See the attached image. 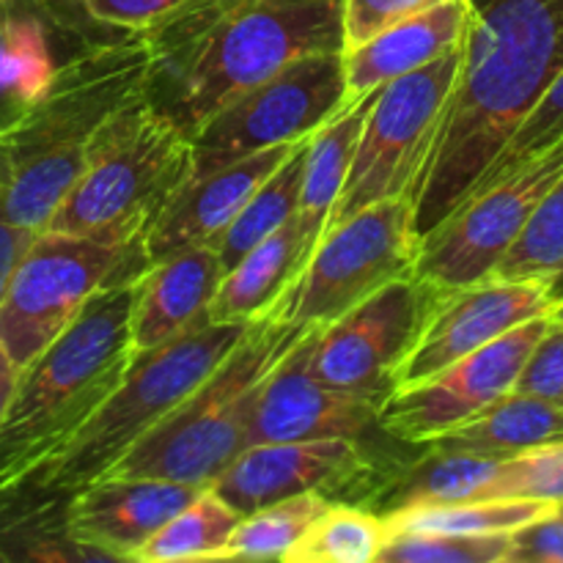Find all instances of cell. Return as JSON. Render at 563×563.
I'll return each mask as SVG.
<instances>
[{
    "mask_svg": "<svg viewBox=\"0 0 563 563\" xmlns=\"http://www.w3.org/2000/svg\"><path fill=\"white\" fill-rule=\"evenodd\" d=\"M242 515L231 509L214 489H201L181 511H176L141 550L137 563L225 561L231 533Z\"/></svg>",
    "mask_w": 563,
    "mask_h": 563,
    "instance_id": "4316f807",
    "label": "cell"
},
{
    "mask_svg": "<svg viewBox=\"0 0 563 563\" xmlns=\"http://www.w3.org/2000/svg\"><path fill=\"white\" fill-rule=\"evenodd\" d=\"M190 168V135L143 93L99 130L86 170L47 229L115 242L143 240Z\"/></svg>",
    "mask_w": 563,
    "mask_h": 563,
    "instance_id": "52a82bcc",
    "label": "cell"
},
{
    "mask_svg": "<svg viewBox=\"0 0 563 563\" xmlns=\"http://www.w3.org/2000/svg\"><path fill=\"white\" fill-rule=\"evenodd\" d=\"M311 328L264 379L251 421V445L297 443V440H363L379 429L388 396L333 388L313 377L308 366Z\"/></svg>",
    "mask_w": 563,
    "mask_h": 563,
    "instance_id": "e0dca14e",
    "label": "cell"
},
{
    "mask_svg": "<svg viewBox=\"0 0 563 563\" xmlns=\"http://www.w3.org/2000/svg\"><path fill=\"white\" fill-rule=\"evenodd\" d=\"M300 143L267 148V152L223 165L212 174L181 181L143 236L148 262L154 264L192 245H218L247 198Z\"/></svg>",
    "mask_w": 563,
    "mask_h": 563,
    "instance_id": "d6986e66",
    "label": "cell"
},
{
    "mask_svg": "<svg viewBox=\"0 0 563 563\" xmlns=\"http://www.w3.org/2000/svg\"><path fill=\"white\" fill-rule=\"evenodd\" d=\"M390 528L368 506L330 500L286 561L289 563H372L388 544Z\"/></svg>",
    "mask_w": 563,
    "mask_h": 563,
    "instance_id": "f546056e",
    "label": "cell"
},
{
    "mask_svg": "<svg viewBox=\"0 0 563 563\" xmlns=\"http://www.w3.org/2000/svg\"><path fill=\"white\" fill-rule=\"evenodd\" d=\"M377 91L366 93L357 102L344 104L328 124H322L308 137L297 220H300L302 231H306L311 253L317 242L322 240L330 214H333L341 190H344L346 174H350L352 157H355L357 141H361L363 121H366L368 110H372Z\"/></svg>",
    "mask_w": 563,
    "mask_h": 563,
    "instance_id": "d4e9b609",
    "label": "cell"
},
{
    "mask_svg": "<svg viewBox=\"0 0 563 563\" xmlns=\"http://www.w3.org/2000/svg\"><path fill=\"white\" fill-rule=\"evenodd\" d=\"M550 443H563V407L520 388L432 440V445L471 451L489 460H511Z\"/></svg>",
    "mask_w": 563,
    "mask_h": 563,
    "instance_id": "cb8c5ba5",
    "label": "cell"
},
{
    "mask_svg": "<svg viewBox=\"0 0 563 563\" xmlns=\"http://www.w3.org/2000/svg\"><path fill=\"white\" fill-rule=\"evenodd\" d=\"M311 256L300 220L295 218L247 251L225 273L212 306L209 322H256L278 306Z\"/></svg>",
    "mask_w": 563,
    "mask_h": 563,
    "instance_id": "7402d4cb",
    "label": "cell"
},
{
    "mask_svg": "<svg viewBox=\"0 0 563 563\" xmlns=\"http://www.w3.org/2000/svg\"><path fill=\"white\" fill-rule=\"evenodd\" d=\"M550 319H553V322L563 324V291H559V302H555V308H553V313H550Z\"/></svg>",
    "mask_w": 563,
    "mask_h": 563,
    "instance_id": "b9f144b4",
    "label": "cell"
},
{
    "mask_svg": "<svg viewBox=\"0 0 563 563\" xmlns=\"http://www.w3.org/2000/svg\"><path fill=\"white\" fill-rule=\"evenodd\" d=\"M517 388L544 396V399L563 407V324L550 319L548 333L542 335L533 355L528 357Z\"/></svg>",
    "mask_w": 563,
    "mask_h": 563,
    "instance_id": "74e56055",
    "label": "cell"
},
{
    "mask_svg": "<svg viewBox=\"0 0 563 563\" xmlns=\"http://www.w3.org/2000/svg\"><path fill=\"white\" fill-rule=\"evenodd\" d=\"M58 64L53 60L42 16L20 14L0 3V141L27 119L47 93Z\"/></svg>",
    "mask_w": 563,
    "mask_h": 563,
    "instance_id": "484cf974",
    "label": "cell"
},
{
    "mask_svg": "<svg viewBox=\"0 0 563 563\" xmlns=\"http://www.w3.org/2000/svg\"><path fill=\"white\" fill-rule=\"evenodd\" d=\"M550 317L531 319L443 368L423 383L396 388L379 416V429L399 443L427 445L511 394L526 372Z\"/></svg>",
    "mask_w": 563,
    "mask_h": 563,
    "instance_id": "5bb4252c",
    "label": "cell"
},
{
    "mask_svg": "<svg viewBox=\"0 0 563 563\" xmlns=\"http://www.w3.org/2000/svg\"><path fill=\"white\" fill-rule=\"evenodd\" d=\"M443 291L418 275L401 278L313 333V377L355 394L390 396Z\"/></svg>",
    "mask_w": 563,
    "mask_h": 563,
    "instance_id": "4fadbf2b",
    "label": "cell"
},
{
    "mask_svg": "<svg viewBox=\"0 0 563 563\" xmlns=\"http://www.w3.org/2000/svg\"><path fill=\"white\" fill-rule=\"evenodd\" d=\"M509 563H563V511L511 533Z\"/></svg>",
    "mask_w": 563,
    "mask_h": 563,
    "instance_id": "f35d334b",
    "label": "cell"
},
{
    "mask_svg": "<svg viewBox=\"0 0 563 563\" xmlns=\"http://www.w3.org/2000/svg\"><path fill=\"white\" fill-rule=\"evenodd\" d=\"M0 3H3V0H0Z\"/></svg>",
    "mask_w": 563,
    "mask_h": 563,
    "instance_id": "ee69618b",
    "label": "cell"
},
{
    "mask_svg": "<svg viewBox=\"0 0 563 563\" xmlns=\"http://www.w3.org/2000/svg\"><path fill=\"white\" fill-rule=\"evenodd\" d=\"M563 511V504L550 500L484 498L465 504L416 506L388 515L390 533H515L531 522Z\"/></svg>",
    "mask_w": 563,
    "mask_h": 563,
    "instance_id": "83f0119b",
    "label": "cell"
},
{
    "mask_svg": "<svg viewBox=\"0 0 563 563\" xmlns=\"http://www.w3.org/2000/svg\"><path fill=\"white\" fill-rule=\"evenodd\" d=\"M440 3H445V0H346V49L357 47L385 27L434 9Z\"/></svg>",
    "mask_w": 563,
    "mask_h": 563,
    "instance_id": "8d00e7d4",
    "label": "cell"
},
{
    "mask_svg": "<svg viewBox=\"0 0 563 563\" xmlns=\"http://www.w3.org/2000/svg\"><path fill=\"white\" fill-rule=\"evenodd\" d=\"M423 449L427 451L407 465L383 473L377 487L366 498L368 509L388 517L394 511L416 509V506L476 500L504 462L432 443H427Z\"/></svg>",
    "mask_w": 563,
    "mask_h": 563,
    "instance_id": "603a6c76",
    "label": "cell"
},
{
    "mask_svg": "<svg viewBox=\"0 0 563 563\" xmlns=\"http://www.w3.org/2000/svg\"><path fill=\"white\" fill-rule=\"evenodd\" d=\"M137 284L141 278L93 295L75 322L22 368L0 423V500L22 493L130 372Z\"/></svg>",
    "mask_w": 563,
    "mask_h": 563,
    "instance_id": "277c9868",
    "label": "cell"
},
{
    "mask_svg": "<svg viewBox=\"0 0 563 563\" xmlns=\"http://www.w3.org/2000/svg\"><path fill=\"white\" fill-rule=\"evenodd\" d=\"M493 275L548 280L559 289L563 280V179L544 198Z\"/></svg>",
    "mask_w": 563,
    "mask_h": 563,
    "instance_id": "1f68e13d",
    "label": "cell"
},
{
    "mask_svg": "<svg viewBox=\"0 0 563 563\" xmlns=\"http://www.w3.org/2000/svg\"><path fill=\"white\" fill-rule=\"evenodd\" d=\"M253 322H201L179 339L135 355L119 388L25 489L69 498L108 476L231 352Z\"/></svg>",
    "mask_w": 563,
    "mask_h": 563,
    "instance_id": "8992f818",
    "label": "cell"
},
{
    "mask_svg": "<svg viewBox=\"0 0 563 563\" xmlns=\"http://www.w3.org/2000/svg\"><path fill=\"white\" fill-rule=\"evenodd\" d=\"M308 330L284 322L273 311L256 319L236 350L108 476L212 487L251 445L253 410L267 374Z\"/></svg>",
    "mask_w": 563,
    "mask_h": 563,
    "instance_id": "5b68a950",
    "label": "cell"
},
{
    "mask_svg": "<svg viewBox=\"0 0 563 563\" xmlns=\"http://www.w3.org/2000/svg\"><path fill=\"white\" fill-rule=\"evenodd\" d=\"M223 278V258L214 245H192L154 262L137 284L132 311L135 355L157 350L207 322Z\"/></svg>",
    "mask_w": 563,
    "mask_h": 563,
    "instance_id": "ffe728a7",
    "label": "cell"
},
{
    "mask_svg": "<svg viewBox=\"0 0 563 563\" xmlns=\"http://www.w3.org/2000/svg\"><path fill=\"white\" fill-rule=\"evenodd\" d=\"M511 533H390L383 563H509Z\"/></svg>",
    "mask_w": 563,
    "mask_h": 563,
    "instance_id": "d6a6232c",
    "label": "cell"
},
{
    "mask_svg": "<svg viewBox=\"0 0 563 563\" xmlns=\"http://www.w3.org/2000/svg\"><path fill=\"white\" fill-rule=\"evenodd\" d=\"M328 504V495L306 493L245 515L231 533L225 561H286Z\"/></svg>",
    "mask_w": 563,
    "mask_h": 563,
    "instance_id": "4dcf8cb0",
    "label": "cell"
},
{
    "mask_svg": "<svg viewBox=\"0 0 563 563\" xmlns=\"http://www.w3.org/2000/svg\"><path fill=\"white\" fill-rule=\"evenodd\" d=\"M460 60L462 44L434 64L379 88L363 121L344 190L324 231L374 203L416 198L454 93Z\"/></svg>",
    "mask_w": 563,
    "mask_h": 563,
    "instance_id": "30bf717a",
    "label": "cell"
},
{
    "mask_svg": "<svg viewBox=\"0 0 563 563\" xmlns=\"http://www.w3.org/2000/svg\"><path fill=\"white\" fill-rule=\"evenodd\" d=\"M421 245L416 198L361 209L324 231L273 313L300 328H328L379 289L416 275Z\"/></svg>",
    "mask_w": 563,
    "mask_h": 563,
    "instance_id": "9c48e42d",
    "label": "cell"
},
{
    "mask_svg": "<svg viewBox=\"0 0 563 563\" xmlns=\"http://www.w3.org/2000/svg\"><path fill=\"white\" fill-rule=\"evenodd\" d=\"M346 0H201L146 31V97L187 135L295 60L344 53Z\"/></svg>",
    "mask_w": 563,
    "mask_h": 563,
    "instance_id": "7a4b0ae2",
    "label": "cell"
},
{
    "mask_svg": "<svg viewBox=\"0 0 563 563\" xmlns=\"http://www.w3.org/2000/svg\"><path fill=\"white\" fill-rule=\"evenodd\" d=\"M3 506H5V500H0V509H3Z\"/></svg>",
    "mask_w": 563,
    "mask_h": 563,
    "instance_id": "7bdbcfd3",
    "label": "cell"
},
{
    "mask_svg": "<svg viewBox=\"0 0 563 563\" xmlns=\"http://www.w3.org/2000/svg\"><path fill=\"white\" fill-rule=\"evenodd\" d=\"M484 498L563 504V443L539 445L500 462L495 478L478 493L476 500Z\"/></svg>",
    "mask_w": 563,
    "mask_h": 563,
    "instance_id": "e575fe53",
    "label": "cell"
},
{
    "mask_svg": "<svg viewBox=\"0 0 563 563\" xmlns=\"http://www.w3.org/2000/svg\"><path fill=\"white\" fill-rule=\"evenodd\" d=\"M38 231L22 229V225L11 223L9 218L0 209V302H3L5 291H9L11 278H14L16 267H20L22 256L27 253V247L33 245Z\"/></svg>",
    "mask_w": 563,
    "mask_h": 563,
    "instance_id": "ab89813d",
    "label": "cell"
},
{
    "mask_svg": "<svg viewBox=\"0 0 563 563\" xmlns=\"http://www.w3.org/2000/svg\"><path fill=\"white\" fill-rule=\"evenodd\" d=\"M148 267L143 240L115 242L38 231L0 302V344L16 366H31L93 295L137 280Z\"/></svg>",
    "mask_w": 563,
    "mask_h": 563,
    "instance_id": "ba28073f",
    "label": "cell"
},
{
    "mask_svg": "<svg viewBox=\"0 0 563 563\" xmlns=\"http://www.w3.org/2000/svg\"><path fill=\"white\" fill-rule=\"evenodd\" d=\"M559 141H563V69L559 71V77L550 82L548 91L539 97V102L528 110L526 119L517 124V130L511 132V137L506 141V146L500 148L498 157L493 159V165H489V168L484 170L482 179L476 181L473 192L487 190L489 185H495V181L504 179L506 174L531 163L533 157H539V154H544L548 148H553Z\"/></svg>",
    "mask_w": 563,
    "mask_h": 563,
    "instance_id": "836d02e7",
    "label": "cell"
},
{
    "mask_svg": "<svg viewBox=\"0 0 563 563\" xmlns=\"http://www.w3.org/2000/svg\"><path fill=\"white\" fill-rule=\"evenodd\" d=\"M198 493L165 478L104 476L69 495L64 526L86 559L135 561L137 550Z\"/></svg>",
    "mask_w": 563,
    "mask_h": 563,
    "instance_id": "ac0fdd59",
    "label": "cell"
},
{
    "mask_svg": "<svg viewBox=\"0 0 563 563\" xmlns=\"http://www.w3.org/2000/svg\"><path fill=\"white\" fill-rule=\"evenodd\" d=\"M555 302V284L504 275H489L462 289L443 291L421 339L401 366L396 388L423 383L509 330L550 317Z\"/></svg>",
    "mask_w": 563,
    "mask_h": 563,
    "instance_id": "9a60e30c",
    "label": "cell"
},
{
    "mask_svg": "<svg viewBox=\"0 0 563 563\" xmlns=\"http://www.w3.org/2000/svg\"><path fill=\"white\" fill-rule=\"evenodd\" d=\"M20 374L22 368L11 361L5 346L0 344V423L5 421V412H9L11 401H14L16 385H20Z\"/></svg>",
    "mask_w": 563,
    "mask_h": 563,
    "instance_id": "60d3db41",
    "label": "cell"
},
{
    "mask_svg": "<svg viewBox=\"0 0 563 563\" xmlns=\"http://www.w3.org/2000/svg\"><path fill=\"white\" fill-rule=\"evenodd\" d=\"M561 179L563 141L506 174L487 190L473 192L423 236L418 278L440 291H454L489 278Z\"/></svg>",
    "mask_w": 563,
    "mask_h": 563,
    "instance_id": "7c38bea8",
    "label": "cell"
},
{
    "mask_svg": "<svg viewBox=\"0 0 563 563\" xmlns=\"http://www.w3.org/2000/svg\"><path fill=\"white\" fill-rule=\"evenodd\" d=\"M36 3L49 16L58 14L64 5H71L93 25L113 27L121 33H146L201 0H36Z\"/></svg>",
    "mask_w": 563,
    "mask_h": 563,
    "instance_id": "d590c367",
    "label": "cell"
},
{
    "mask_svg": "<svg viewBox=\"0 0 563 563\" xmlns=\"http://www.w3.org/2000/svg\"><path fill=\"white\" fill-rule=\"evenodd\" d=\"M306 143L302 141L267 179L262 181L256 192L247 198L245 207L234 218V223L225 229L220 236L218 247L223 267L229 273L247 251L273 236L275 231L284 229L291 218L297 214V203H300L302 190V168H306Z\"/></svg>",
    "mask_w": 563,
    "mask_h": 563,
    "instance_id": "f1b7e54d",
    "label": "cell"
},
{
    "mask_svg": "<svg viewBox=\"0 0 563 563\" xmlns=\"http://www.w3.org/2000/svg\"><path fill=\"white\" fill-rule=\"evenodd\" d=\"M346 102L344 53L295 60L269 80L247 88L203 121L192 141V176L275 146L308 141Z\"/></svg>",
    "mask_w": 563,
    "mask_h": 563,
    "instance_id": "8fae6325",
    "label": "cell"
},
{
    "mask_svg": "<svg viewBox=\"0 0 563 563\" xmlns=\"http://www.w3.org/2000/svg\"><path fill=\"white\" fill-rule=\"evenodd\" d=\"M383 471L361 440H297L247 445L209 489L242 517L306 493L366 495ZM363 498V500H366Z\"/></svg>",
    "mask_w": 563,
    "mask_h": 563,
    "instance_id": "2e32d148",
    "label": "cell"
},
{
    "mask_svg": "<svg viewBox=\"0 0 563 563\" xmlns=\"http://www.w3.org/2000/svg\"><path fill=\"white\" fill-rule=\"evenodd\" d=\"M152 75L143 33L91 44L58 66L47 93L11 135L0 141V209L11 223L44 231L86 170L99 130Z\"/></svg>",
    "mask_w": 563,
    "mask_h": 563,
    "instance_id": "3957f363",
    "label": "cell"
},
{
    "mask_svg": "<svg viewBox=\"0 0 563 563\" xmlns=\"http://www.w3.org/2000/svg\"><path fill=\"white\" fill-rule=\"evenodd\" d=\"M471 0H445L434 9L385 27L368 42L344 49L346 102L423 69L465 42Z\"/></svg>",
    "mask_w": 563,
    "mask_h": 563,
    "instance_id": "44dd1931",
    "label": "cell"
},
{
    "mask_svg": "<svg viewBox=\"0 0 563 563\" xmlns=\"http://www.w3.org/2000/svg\"><path fill=\"white\" fill-rule=\"evenodd\" d=\"M563 69V0H471L454 93L416 192L423 236L473 192Z\"/></svg>",
    "mask_w": 563,
    "mask_h": 563,
    "instance_id": "6da1fadb",
    "label": "cell"
}]
</instances>
